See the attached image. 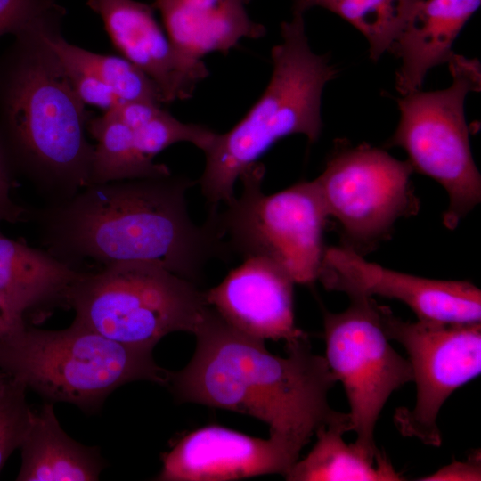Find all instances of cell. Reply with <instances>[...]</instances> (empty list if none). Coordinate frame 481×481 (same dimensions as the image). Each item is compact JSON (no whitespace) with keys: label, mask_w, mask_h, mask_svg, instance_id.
I'll use <instances>...</instances> for the list:
<instances>
[{"label":"cell","mask_w":481,"mask_h":481,"mask_svg":"<svg viewBox=\"0 0 481 481\" xmlns=\"http://www.w3.org/2000/svg\"><path fill=\"white\" fill-rule=\"evenodd\" d=\"M193 184L173 174L90 184L65 201L28 208L27 222L45 250L76 270L148 262L197 283L206 264L229 249L214 211L202 225L191 218Z\"/></svg>","instance_id":"cell-1"},{"label":"cell","mask_w":481,"mask_h":481,"mask_svg":"<svg viewBox=\"0 0 481 481\" xmlns=\"http://www.w3.org/2000/svg\"><path fill=\"white\" fill-rule=\"evenodd\" d=\"M193 334L190 363L167 372L166 385L177 400L256 418L269 427L271 437L301 450L320 427L350 421L348 412L330 406L337 380L307 338L286 346V357L275 355L264 340L237 330L210 306Z\"/></svg>","instance_id":"cell-2"},{"label":"cell","mask_w":481,"mask_h":481,"mask_svg":"<svg viewBox=\"0 0 481 481\" xmlns=\"http://www.w3.org/2000/svg\"><path fill=\"white\" fill-rule=\"evenodd\" d=\"M64 15L58 5L37 17L0 54V153L44 205L90 184L94 151L86 137L92 114L47 38Z\"/></svg>","instance_id":"cell-3"},{"label":"cell","mask_w":481,"mask_h":481,"mask_svg":"<svg viewBox=\"0 0 481 481\" xmlns=\"http://www.w3.org/2000/svg\"><path fill=\"white\" fill-rule=\"evenodd\" d=\"M281 42L271 53L273 72L256 103L232 129L216 133L203 151L205 167L199 180L209 209L229 203L240 177L280 139L301 134L309 143L321 135L322 94L338 70L326 54L314 53L303 14L292 13L281 24Z\"/></svg>","instance_id":"cell-4"},{"label":"cell","mask_w":481,"mask_h":481,"mask_svg":"<svg viewBox=\"0 0 481 481\" xmlns=\"http://www.w3.org/2000/svg\"><path fill=\"white\" fill-rule=\"evenodd\" d=\"M0 371L46 402L84 410L132 381L166 385L168 372L156 364L152 349L118 343L75 320L58 330L26 325L0 344Z\"/></svg>","instance_id":"cell-5"},{"label":"cell","mask_w":481,"mask_h":481,"mask_svg":"<svg viewBox=\"0 0 481 481\" xmlns=\"http://www.w3.org/2000/svg\"><path fill=\"white\" fill-rule=\"evenodd\" d=\"M208 306L196 283L148 262L82 271L67 300L75 321L118 343L152 350L172 332L193 333Z\"/></svg>","instance_id":"cell-6"},{"label":"cell","mask_w":481,"mask_h":481,"mask_svg":"<svg viewBox=\"0 0 481 481\" xmlns=\"http://www.w3.org/2000/svg\"><path fill=\"white\" fill-rule=\"evenodd\" d=\"M452 85L442 90L420 89L397 99L398 126L388 147H400L414 171L441 184L449 198L443 222L454 229L481 200V176L474 162L464 114L468 94L481 87L477 59L452 53L449 61Z\"/></svg>","instance_id":"cell-7"},{"label":"cell","mask_w":481,"mask_h":481,"mask_svg":"<svg viewBox=\"0 0 481 481\" xmlns=\"http://www.w3.org/2000/svg\"><path fill=\"white\" fill-rule=\"evenodd\" d=\"M265 168L257 163L239 180L243 189L223 212L218 231L228 249L243 258L258 257L280 265L295 283L318 280L323 230L329 217L315 181H303L276 193L263 191Z\"/></svg>","instance_id":"cell-8"},{"label":"cell","mask_w":481,"mask_h":481,"mask_svg":"<svg viewBox=\"0 0 481 481\" xmlns=\"http://www.w3.org/2000/svg\"><path fill=\"white\" fill-rule=\"evenodd\" d=\"M348 298L346 310L323 312L324 357L344 387L355 443L377 453L374 429L379 414L395 390L412 382V371L391 346L376 301L362 295Z\"/></svg>","instance_id":"cell-9"},{"label":"cell","mask_w":481,"mask_h":481,"mask_svg":"<svg viewBox=\"0 0 481 481\" xmlns=\"http://www.w3.org/2000/svg\"><path fill=\"white\" fill-rule=\"evenodd\" d=\"M413 168L386 151L338 140L314 179L329 216L340 224L348 247L361 254L384 240L395 221L419 210Z\"/></svg>","instance_id":"cell-10"},{"label":"cell","mask_w":481,"mask_h":481,"mask_svg":"<svg viewBox=\"0 0 481 481\" xmlns=\"http://www.w3.org/2000/svg\"><path fill=\"white\" fill-rule=\"evenodd\" d=\"M384 330L406 351L416 384L412 409L397 408L394 421L399 432L438 447L440 409L459 387L481 372V323L404 321L379 306Z\"/></svg>","instance_id":"cell-11"},{"label":"cell","mask_w":481,"mask_h":481,"mask_svg":"<svg viewBox=\"0 0 481 481\" xmlns=\"http://www.w3.org/2000/svg\"><path fill=\"white\" fill-rule=\"evenodd\" d=\"M318 280L347 296H380L401 301L418 320L474 323L481 320V291L462 281L422 278L365 260L348 247L325 249Z\"/></svg>","instance_id":"cell-12"},{"label":"cell","mask_w":481,"mask_h":481,"mask_svg":"<svg viewBox=\"0 0 481 481\" xmlns=\"http://www.w3.org/2000/svg\"><path fill=\"white\" fill-rule=\"evenodd\" d=\"M301 449L283 440L253 437L218 426L183 436L163 454L160 481H229L267 474L285 476Z\"/></svg>","instance_id":"cell-13"},{"label":"cell","mask_w":481,"mask_h":481,"mask_svg":"<svg viewBox=\"0 0 481 481\" xmlns=\"http://www.w3.org/2000/svg\"><path fill=\"white\" fill-rule=\"evenodd\" d=\"M294 281L277 263L248 257L216 287L205 292L228 324L252 338L283 340L286 346L307 338L295 324Z\"/></svg>","instance_id":"cell-14"},{"label":"cell","mask_w":481,"mask_h":481,"mask_svg":"<svg viewBox=\"0 0 481 481\" xmlns=\"http://www.w3.org/2000/svg\"><path fill=\"white\" fill-rule=\"evenodd\" d=\"M102 19L114 47L150 77L164 103L192 96L209 71L201 61H190L173 47L154 17L152 5L135 0H87Z\"/></svg>","instance_id":"cell-15"},{"label":"cell","mask_w":481,"mask_h":481,"mask_svg":"<svg viewBox=\"0 0 481 481\" xmlns=\"http://www.w3.org/2000/svg\"><path fill=\"white\" fill-rule=\"evenodd\" d=\"M251 0H154L173 47L190 61L211 53L226 54L244 38L263 37L265 28L250 19Z\"/></svg>","instance_id":"cell-16"},{"label":"cell","mask_w":481,"mask_h":481,"mask_svg":"<svg viewBox=\"0 0 481 481\" xmlns=\"http://www.w3.org/2000/svg\"><path fill=\"white\" fill-rule=\"evenodd\" d=\"M481 0H423L388 52L400 59L395 86L401 95L420 89L428 72L447 63L452 45Z\"/></svg>","instance_id":"cell-17"},{"label":"cell","mask_w":481,"mask_h":481,"mask_svg":"<svg viewBox=\"0 0 481 481\" xmlns=\"http://www.w3.org/2000/svg\"><path fill=\"white\" fill-rule=\"evenodd\" d=\"M20 449L18 481L98 480L104 468L97 448L85 446L63 431L51 402L32 412Z\"/></svg>","instance_id":"cell-18"},{"label":"cell","mask_w":481,"mask_h":481,"mask_svg":"<svg viewBox=\"0 0 481 481\" xmlns=\"http://www.w3.org/2000/svg\"><path fill=\"white\" fill-rule=\"evenodd\" d=\"M81 272L44 249L0 232V293L24 314L44 306H67L69 290Z\"/></svg>","instance_id":"cell-19"},{"label":"cell","mask_w":481,"mask_h":481,"mask_svg":"<svg viewBox=\"0 0 481 481\" xmlns=\"http://www.w3.org/2000/svg\"><path fill=\"white\" fill-rule=\"evenodd\" d=\"M350 421L320 427L316 442L302 460H298L284 477L289 481H401L396 471L380 452L371 453L355 443L346 444L345 433Z\"/></svg>","instance_id":"cell-20"},{"label":"cell","mask_w":481,"mask_h":481,"mask_svg":"<svg viewBox=\"0 0 481 481\" xmlns=\"http://www.w3.org/2000/svg\"><path fill=\"white\" fill-rule=\"evenodd\" d=\"M87 133L96 141L90 184L172 174L167 166L155 163L138 151L131 128L112 110L92 116Z\"/></svg>","instance_id":"cell-21"},{"label":"cell","mask_w":481,"mask_h":481,"mask_svg":"<svg viewBox=\"0 0 481 481\" xmlns=\"http://www.w3.org/2000/svg\"><path fill=\"white\" fill-rule=\"evenodd\" d=\"M423 0H293L292 13L325 8L346 20L369 43L370 58L377 61L389 51L414 17Z\"/></svg>","instance_id":"cell-22"},{"label":"cell","mask_w":481,"mask_h":481,"mask_svg":"<svg viewBox=\"0 0 481 481\" xmlns=\"http://www.w3.org/2000/svg\"><path fill=\"white\" fill-rule=\"evenodd\" d=\"M47 38L64 65L97 77L122 102L142 101L164 104L155 82L124 57L93 53L69 43L61 35V22L51 26Z\"/></svg>","instance_id":"cell-23"},{"label":"cell","mask_w":481,"mask_h":481,"mask_svg":"<svg viewBox=\"0 0 481 481\" xmlns=\"http://www.w3.org/2000/svg\"><path fill=\"white\" fill-rule=\"evenodd\" d=\"M131 130L136 148L151 159L169 146L183 142L204 151L216 133L202 125L183 123L161 106H157L143 122Z\"/></svg>","instance_id":"cell-24"},{"label":"cell","mask_w":481,"mask_h":481,"mask_svg":"<svg viewBox=\"0 0 481 481\" xmlns=\"http://www.w3.org/2000/svg\"><path fill=\"white\" fill-rule=\"evenodd\" d=\"M26 386L0 371V471L12 453L20 449L32 412Z\"/></svg>","instance_id":"cell-25"},{"label":"cell","mask_w":481,"mask_h":481,"mask_svg":"<svg viewBox=\"0 0 481 481\" xmlns=\"http://www.w3.org/2000/svg\"><path fill=\"white\" fill-rule=\"evenodd\" d=\"M57 5L55 0H0V37L16 34Z\"/></svg>","instance_id":"cell-26"},{"label":"cell","mask_w":481,"mask_h":481,"mask_svg":"<svg viewBox=\"0 0 481 481\" xmlns=\"http://www.w3.org/2000/svg\"><path fill=\"white\" fill-rule=\"evenodd\" d=\"M62 65L75 92L85 104L108 111L122 102L113 91L97 77L63 63Z\"/></svg>","instance_id":"cell-27"},{"label":"cell","mask_w":481,"mask_h":481,"mask_svg":"<svg viewBox=\"0 0 481 481\" xmlns=\"http://www.w3.org/2000/svg\"><path fill=\"white\" fill-rule=\"evenodd\" d=\"M480 452L475 451L465 461H454L437 471L417 478L420 481H477L481 479Z\"/></svg>","instance_id":"cell-28"},{"label":"cell","mask_w":481,"mask_h":481,"mask_svg":"<svg viewBox=\"0 0 481 481\" xmlns=\"http://www.w3.org/2000/svg\"><path fill=\"white\" fill-rule=\"evenodd\" d=\"M14 183L0 153V224L27 222L28 208L17 203L12 195Z\"/></svg>","instance_id":"cell-29"},{"label":"cell","mask_w":481,"mask_h":481,"mask_svg":"<svg viewBox=\"0 0 481 481\" xmlns=\"http://www.w3.org/2000/svg\"><path fill=\"white\" fill-rule=\"evenodd\" d=\"M24 313L0 293V344L26 327Z\"/></svg>","instance_id":"cell-30"}]
</instances>
